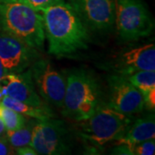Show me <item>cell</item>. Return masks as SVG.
<instances>
[{"instance_id": "10", "label": "cell", "mask_w": 155, "mask_h": 155, "mask_svg": "<svg viewBox=\"0 0 155 155\" xmlns=\"http://www.w3.org/2000/svg\"><path fill=\"white\" fill-rule=\"evenodd\" d=\"M36 59V49L11 35H0V61L8 72H24Z\"/></svg>"}, {"instance_id": "18", "label": "cell", "mask_w": 155, "mask_h": 155, "mask_svg": "<svg viewBox=\"0 0 155 155\" xmlns=\"http://www.w3.org/2000/svg\"><path fill=\"white\" fill-rule=\"evenodd\" d=\"M155 153V142L153 140H145L141 143L134 146L133 154L135 155H153Z\"/></svg>"}, {"instance_id": "3", "label": "cell", "mask_w": 155, "mask_h": 155, "mask_svg": "<svg viewBox=\"0 0 155 155\" xmlns=\"http://www.w3.org/2000/svg\"><path fill=\"white\" fill-rule=\"evenodd\" d=\"M0 31L42 49L45 41L42 17L20 0H0Z\"/></svg>"}, {"instance_id": "7", "label": "cell", "mask_w": 155, "mask_h": 155, "mask_svg": "<svg viewBox=\"0 0 155 155\" xmlns=\"http://www.w3.org/2000/svg\"><path fill=\"white\" fill-rule=\"evenodd\" d=\"M29 70L39 96L48 104L62 109L66 91V77L46 59H36Z\"/></svg>"}, {"instance_id": "22", "label": "cell", "mask_w": 155, "mask_h": 155, "mask_svg": "<svg viewBox=\"0 0 155 155\" xmlns=\"http://www.w3.org/2000/svg\"><path fill=\"white\" fill-rule=\"evenodd\" d=\"M5 131H6L5 126L4 122H3V121H2V120H1V118H0V137L4 136V135L5 134Z\"/></svg>"}, {"instance_id": "2", "label": "cell", "mask_w": 155, "mask_h": 155, "mask_svg": "<svg viewBox=\"0 0 155 155\" xmlns=\"http://www.w3.org/2000/svg\"><path fill=\"white\" fill-rule=\"evenodd\" d=\"M103 102L101 84L93 72L85 68H75L66 77L63 114L78 122L92 116Z\"/></svg>"}, {"instance_id": "12", "label": "cell", "mask_w": 155, "mask_h": 155, "mask_svg": "<svg viewBox=\"0 0 155 155\" xmlns=\"http://www.w3.org/2000/svg\"><path fill=\"white\" fill-rule=\"evenodd\" d=\"M112 66L116 74L127 76L138 71H155V46L147 43L121 52Z\"/></svg>"}, {"instance_id": "9", "label": "cell", "mask_w": 155, "mask_h": 155, "mask_svg": "<svg viewBox=\"0 0 155 155\" xmlns=\"http://www.w3.org/2000/svg\"><path fill=\"white\" fill-rule=\"evenodd\" d=\"M109 103L107 104L116 110L132 116L144 110L143 96L125 76L113 74L109 77Z\"/></svg>"}, {"instance_id": "14", "label": "cell", "mask_w": 155, "mask_h": 155, "mask_svg": "<svg viewBox=\"0 0 155 155\" xmlns=\"http://www.w3.org/2000/svg\"><path fill=\"white\" fill-rule=\"evenodd\" d=\"M125 77L142 94L145 107L151 110H154L155 71H138Z\"/></svg>"}, {"instance_id": "17", "label": "cell", "mask_w": 155, "mask_h": 155, "mask_svg": "<svg viewBox=\"0 0 155 155\" xmlns=\"http://www.w3.org/2000/svg\"><path fill=\"white\" fill-rule=\"evenodd\" d=\"M0 118L3 121L6 130H14L25 125V116L19 114L0 103Z\"/></svg>"}, {"instance_id": "23", "label": "cell", "mask_w": 155, "mask_h": 155, "mask_svg": "<svg viewBox=\"0 0 155 155\" xmlns=\"http://www.w3.org/2000/svg\"><path fill=\"white\" fill-rule=\"evenodd\" d=\"M6 73H8V72H7V70L4 67V66L2 65V63H1V61H0V82H1L2 78L4 77Z\"/></svg>"}, {"instance_id": "8", "label": "cell", "mask_w": 155, "mask_h": 155, "mask_svg": "<svg viewBox=\"0 0 155 155\" xmlns=\"http://www.w3.org/2000/svg\"><path fill=\"white\" fill-rule=\"evenodd\" d=\"M89 30L108 32L115 25V0H68Z\"/></svg>"}, {"instance_id": "15", "label": "cell", "mask_w": 155, "mask_h": 155, "mask_svg": "<svg viewBox=\"0 0 155 155\" xmlns=\"http://www.w3.org/2000/svg\"><path fill=\"white\" fill-rule=\"evenodd\" d=\"M0 103L3 105L17 111L22 116L32 117L37 120H45V119H48L54 116L52 111L50 110L47 105L42 106V107H35V106L27 104L25 103H22L21 101L11 98L7 96L3 97L0 99Z\"/></svg>"}, {"instance_id": "16", "label": "cell", "mask_w": 155, "mask_h": 155, "mask_svg": "<svg viewBox=\"0 0 155 155\" xmlns=\"http://www.w3.org/2000/svg\"><path fill=\"white\" fill-rule=\"evenodd\" d=\"M5 136L13 148L29 146L32 137V128L26 125L14 130H6Z\"/></svg>"}, {"instance_id": "1", "label": "cell", "mask_w": 155, "mask_h": 155, "mask_svg": "<svg viewBox=\"0 0 155 155\" xmlns=\"http://www.w3.org/2000/svg\"><path fill=\"white\" fill-rule=\"evenodd\" d=\"M48 54L61 58L86 50L91 41L89 29L67 2H61L41 11Z\"/></svg>"}, {"instance_id": "20", "label": "cell", "mask_w": 155, "mask_h": 155, "mask_svg": "<svg viewBox=\"0 0 155 155\" xmlns=\"http://www.w3.org/2000/svg\"><path fill=\"white\" fill-rule=\"evenodd\" d=\"M13 147H11L10 143L8 142L7 139L0 137V155H9L16 153H14Z\"/></svg>"}, {"instance_id": "5", "label": "cell", "mask_w": 155, "mask_h": 155, "mask_svg": "<svg viewBox=\"0 0 155 155\" xmlns=\"http://www.w3.org/2000/svg\"><path fill=\"white\" fill-rule=\"evenodd\" d=\"M115 24L125 41L147 37L154 28L153 18L142 0H115Z\"/></svg>"}, {"instance_id": "19", "label": "cell", "mask_w": 155, "mask_h": 155, "mask_svg": "<svg viewBox=\"0 0 155 155\" xmlns=\"http://www.w3.org/2000/svg\"><path fill=\"white\" fill-rule=\"evenodd\" d=\"M20 1L31 7L35 11H41L49 6L63 2L65 0H20Z\"/></svg>"}, {"instance_id": "21", "label": "cell", "mask_w": 155, "mask_h": 155, "mask_svg": "<svg viewBox=\"0 0 155 155\" xmlns=\"http://www.w3.org/2000/svg\"><path fill=\"white\" fill-rule=\"evenodd\" d=\"M16 153L21 155H37V153L35 150L32 148L30 146H25V147H21L15 148Z\"/></svg>"}, {"instance_id": "13", "label": "cell", "mask_w": 155, "mask_h": 155, "mask_svg": "<svg viewBox=\"0 0 155 155\" xmlns=\"http://www.w3.org/2000/svg\"><path fill=\"white\" fill-rule=\"evenodd\" d=\"M132 123V122H131ZM155 138L154 115L149 114L136 120L130 124L125 134L119 140L115 141L116 145H124L127 147L131 154H133L134 146L145 140Z\"/></svg>"}, {"instance_id": "11", "label": "cell", "mask_w": 155, "mask_h": 155, "mask_svg": "<svg viewBox=\"0 0 155 155\" xmlns=\"http://www.w3.org/2000/svg\"><path fill=\"white\" fill-rule=\"evenodd\" d=\"M5 96L35 107L46 106L35 91L29 68L19 73L8 72L2 78L0 82V99Z\"/></svg>"}, {"instance_id": "4", "label": "cell", "mask_w": 155, "mask_h": 155, "mask_svg": "<svg viewBox=\"0 0 155 155\" xmlns=\"http://www.w3.org/2000/svg\"><path fill=\"white\" fill-rule=\"evenodd\" d=\"M130 117L107 104H102L91 117L79 121L78 136L90 150H102L125 134L132 122Z\"/></svg>"}, {"instance_id": "6", "label": "cell", "mask_w": 155, "mask_h": 155, "mask_svg": "<svg viewBox=\"0 0 155 155\" xmlns=\"http://www.w3.org/2000/svg\"><path fill=\"white\" fill-rule=\"evenodd\" d=\"M29 146L37 154L60 155L71 153L72 145L65 123L51 117L38 120L32 127Z\"/></svg>"}]
</instances>
